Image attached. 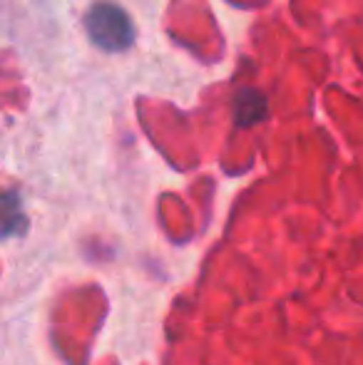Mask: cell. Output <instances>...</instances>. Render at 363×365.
<instances>
[{"label":"cell","instance_id":"obj_1","mask_svg":"<svg viewBox=\"0 0 363 365\" xmlns=\"http://www.w3.org/2000/svg\"><path fill=\"white\" fill-rule=\"evenodd\" d=\"M85 25H88L92 43L100 45L102 50H125L135 38V30H132L125 10L110 3L95 5L85 18Z\"/></svg>","mask_w":363,"mask_h":365}]
</instances>
